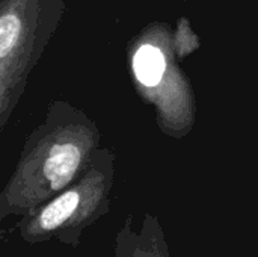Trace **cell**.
Returning <instances> with one entry per match:
<instances>
[{
    "label": "cell",
    "mask_w": 258,
    "mask_h": 257,
    "mask_svg": "<svg viewBox=\"0 0 258 257\" xmlns=\"http://www.w3.org/2000/svg\"><path fill=\"white\" fill-rule=\"evenodd\" d=\"M97 145L94 123L65 101H53L0 192V223L30 214L71 185L88 168Z\"/></svg>",
    "instance_id": "cell-1"
},
{
    "label": "cell",
    "mask_w": 258,
    "mask_h": 257,
    "mask_svg": "<svg viewBox=\"0 0 258 257\" xmlns=\"http://www.w3.org/2000/svg\"><path fill=\"white\" fill-rule=\"evenodd\" d=\"M112 185V156L95 153L79 179L21 217L17 223L20 238L27 244L56 241L79 248L85 230L109 212Z\"/></svg>",
    "instance_id": "cell-2"
},
{
    "label": "cell",
    "mask_w": 258,
    "mask_h": 257,
    "mask_svg": "<svg viewBox=\"0 0 258 257\" xmlns=\"http://www.w3.org/2000/svg\"><path fill=\"white\" fill-rule=\"evenodd\" d=\"M130 67L142 97L151 101L160 121L183 130L194 120V100L189 83L178 70L166 27L147 29L132 45Z\"/></svg>",
    "instance_id": "cell-3"
},
{
    "label": "cell",
    "mask_w": 258,
    "mask_h": 257,
    "mask_svg": "<svg viewBox=\"0 0 258 257\" xmlns=\"http://www.w3.org/2000/svg\"><path fill=\"white\" fill-rule=\"evenodd\" d=\"M65 0H0V71L29 76L59 27Z\"/></svg>",
    "instance_id": "cell-4"
},
{
    "label": "cell",
    "mask_w": 258,
    "mask_h": 257,
    "mask_svg": "<svg viewBox=\"0 0 258 257\" xmlns=\"http://www.w3.org/2000/svg\"><path fill=\"white\" fill-rule=\"evenodd\" d=\"M113 257H171L165 230L157 217L145 214L139 230L128 215L116 232Z\"/></svg>",
    "instance_id": "cell-5"
},
{
    "label": "cell",
    "mask_w": 258,
    "mask_h": 257,
    "mask_svg": "<svg viewBox=\"0 0 258 257\" xmlns=\"http://www.w3.org/2000/svg\"><path fill=\"white\" fill-rule=\"evenodd\" d=\"M27 77L21 73L0 71V132L21 98Z\"/></svg>",
    "instance_id": "cell-6"
}]
</instances>
